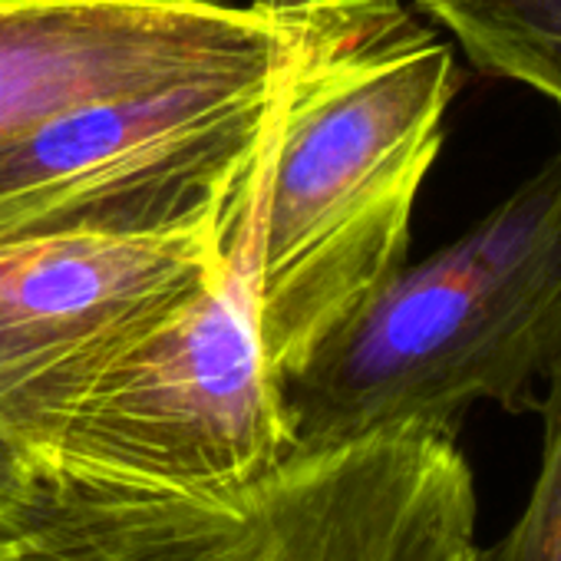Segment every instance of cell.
<instances>
[{"label":"cell","mask_w":561,"mask_h":561,"mask_svg":"<svg viewBox=\"0 0 561 561\" xmlns=\"http://www.w3.org/2000/svg\"><path fill=\"white\" fill-rule=\"evenodd\" d=\"M456 96L449 44L400 0L328 47L277 119L251 231V308L274 380L407 264Z\"/></svg>","instance_id":"6da1fadb"},{"label":"cell","mask_w":561,"mask_h":561,"mask_svg":"<svg viewBox=\"0 0 561 561\" xmlns=\"http://www.w3.org/2000/svg\"><path fill=\"white\" fill-rule=\"evenodd\" d=\"M558 364L561 149L277 377L288 456L403 426L456 436L476 403L538 410Z\"/></svg>","instance_id":"7a4b0ae2"},{"label":"cell","mask_w":561,"mask_h":561,"mask_svg":"<svg viewBox=\"0 0 561 561\" xmlns=\"http://www.w3.org/2000/svg\"><path fill=\"white\" fill-rule=\"evenodd\" d=\"M476 482L453 433L403 426L285 456L218 492L41 466L0 561H476Z\"/></svg>","instance_id":"3957f363"},{"label":"cell","mask_w":561,"mask_h":561,"mask_svg":"<svg viewBox=\"0 0 561 561\" xmlns=\"http://www.w3.org/2000/svg\"><path fill=\"white\" fill-rule=\"evenodd\" d=\"M328 47L285 70L169 83L44 119L0 149V248L47 238H241L277 119Z\"/></svg>","instance_id":"277c9868"},{"label":"cell","mask_w":561,"mask_h":561,"mask_svg":"<svg viewBox=\"0 0 561 561\" xmlns=\"http://www.w3.org/2000/svg\"><path fill=\"white\" fill-rule=\"evenodd\" d=\"M251 231L208 291L90 387L41 466L136 489L218 492L288 456L251 308Z\"/></svg>","instance_id":"5b68a950"},{"label":"cell","mask_w":561,"mask_h":561,"mask_svg":"<svg viewBox=\"0 0 561 561\" xmlns=\"http://www.w3.org/2000/svg\"><path fill=\"white\" fill-rule=\"evenodd\" d=\"M377 0L267 11L231 0H0V149L83 103L285 70Z\"/></svg>","instance_id":"8992f818"},{"label":"cell","mask_w":561,"mask_h":561,"mask_svg":"<svg viewBox=\"0 0 561 561\" xmlns=\"http://www.w3.org/2000/svg\"><path fill=\"white\" fill-rule=\"evenodd\" d=\"M248 231L234 241L47 238L0 248V433L41 466L90 387L208 291Z\"/></svg>","instance_id":"52a82bcc"},{"label":"cell","mask_w":561,"mask_h":561,"mask_svg":"<svg viewBox=\"0 0 561 561\" xmlns=\"http://www.w3.org/2000/svg\"><path fill=\"white\" fill-rule=\"evenodd\" d=\"M469 64L561 106V0H416Z\"/></svg>","instance_id":"ba28073f"},{"label":"cell","mask_w":561,"mask_h":561,"mask_svg":"<svg viewBox=\"0 0 561 561\" xmlns=\"http://www.w3.org/2000/svg\"><path fill=\"white\" fill-rule=\"evenodd\" d=\"M541 459L525 508L512 528L476 561H561V364L548 377L541 400Z\"/></svg>","instance_id":"9c48e42d"},{"label":"cell","mask_w":561,"mask_h":561,"mask_svg":"<svg viewBox=\"0 0 561 561\" xmlns=\"http://www.w3.org/2000/svg\"><path fill=\"white\" fill-rule=\"evenodd\" d=\"M37 459L18 446L8 433H0V518H8L37 479Z\"/></svg>","instance_id":"30bf717a"},{"label":"cell","mask_w":561,"mask_h":561,"mask_svg":"<svg viewBox=\"0 0 561 561\" xmlns=\"http://www.w3.org/2000/svg\"><path fill=\"white\" fill-rule=\"evenodd\" d=\"M254 4H261L267 11H301V8L318 4V0H254Z\"/></svg>","instance_id":"8fae6325"}]
</instances>
